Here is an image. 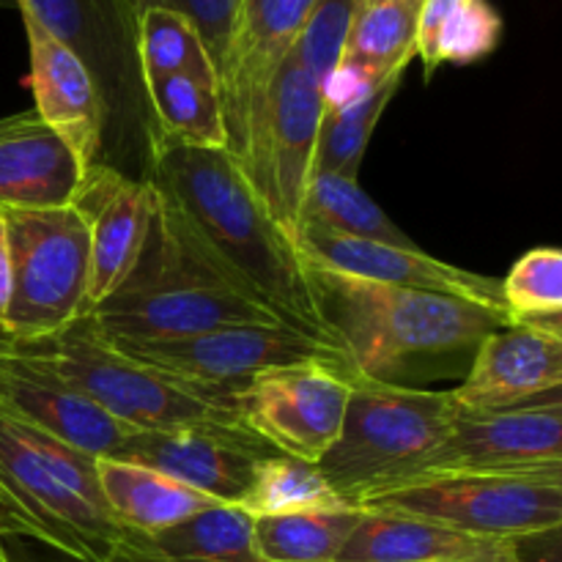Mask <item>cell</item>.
<instances>
[{
    "instance_id": "cell-17",
    "label": "cell",
    "mask_w": 562,
    "mask_h": 562,
    "mask_svg": "<svg viewBox=\"0 0 562 562\" xmlns=\"http://www.w3.org/2000/svg\"><path fill=\"white\" fill-rule=\"evenodd\" d=\"M272 453L274 450H269L250 431L198 426L173 428V431H137L104 459L148 467L192 492L206 494L214 503L239 505L250 486L256 464Z\"/></svg>"
},
{
    "instance_id": "cell-22",
    "label": "cell",
    "mask_w": 562,
    "mask_h": 562,
    "mask_svg": "<svg viewBox=\"0 0 562 562\" xmlns=\"http://www.w3.org/2000/svg\"><path fill=\"white\" fill-rule=\"evenodd\" d=\"M497 543L510 541L464 536V532L450 530L437 521L415 519V516L362 510L349 541L340 549L338 562H434L470 558Z\"/></svg>"
},
{
    "instance_id": "cell-20",
    "label": "cell",
    "mask_w": 562,
    "mask_h": 562,
    "mask_svg": "<svg viewBox=\"0 0 562 562\" xmlns=\"http://www.w3.org/2000/svg\"><path fill=\"white\" fill-rule=\"evenodd\" d=\"M115 558L126 562H258L252 516L241 505L217 503L151 536L124 530Z\"/></svg>"
},
{
    "instance_id": "cell-38",
    "label": "cell",
    "mask_w": 562,
    "mask_h": 562,
    "mask_svg": "<svg viewBox=\"0 0 562 562\" xmlns=\"http://www.w3.org/2000/svg\"><path fill=\"white\" fill-rule=\"evenodd\" d=\"M5 536H11V532H9V521H5L3 510H0V538H5Z\"/></svg>"
},
{
    "instance_id": "cell-27",
    "label": "cell",
    "mask_w": 562,
    "mask_h": 562,
    "mask_svg": "<svg viewBox=\"0 0 562 562\" xmlns=\"http://www.w3.org/2000/svg\"><path fill=\"white\" fill-rule=\"evenodd\" d=\"M401 77H404V71H395V75H390L387 80H382L355 102L324 110L322 126H318L316 157H313V176L333 173L344 176V179L360 176L373 130L382 121L387 104L398 93Z\"/></svg>"
},
{
    "instance_id": "cell-18",
    "label": "cell",
    "mask_w": 562,
    "mask_h": 562,
    "mask_svg": "<svg viewBox=\"0 0 562 562\" xmlns=\"http://www.w3.org/2000/svg\"><path fill=\"white\" fill-rule=\"evenodd\" d=\"M154 203L157 195L148 179L104 162L86 170L75 206L86 217L91 239L88 311L108 300L135 269L151 231Z\"/></svg>"
},
{
    "instance_id": "cell-11",
    "label": "cell",
    "mask_w": 562,
    "mask_h": 562,
    "mask_svg": "<svg viewBox=\"0 0 562 562\" xmlns=\"http://www.w3.org/2000/svg\"><path fill=\"white\" fill-rule=\"evenodd\" d=\"M349 395V371L340 362L307 360L247 382L236 393V409L269 450L318 464L344 428Z\"/></svg>"
},
{
    "instance_id": "cell-14",
    "label": "cell",
    "mask_w": 562,
    "mask_h": 562,
    "mask_svg": "<svg viewBox=\"0 0 562 562\" xmlns=\"http://www.w3.org/2000/svg\"><path fill=\"white\" fill-rule=\"evenodd\" d=\"M316 0H241L228 64L220 77L228 154L245 162L258 115L280 64L289 58Z\"/></svg>"
},
{
    "instance_id": "cell-31",
    "label": "cell",
    "mask_w": 562,
    "mask_h": 562,
    "mask_svg": "<svg viewBox=\"0 0 562 562\" xmlns=\"http://www.w3.org/2000/svg\"><path fill=\"white\" fill-rule=\"evenodd\" d=\"M503 302L514 324L562 316V252L558 247H536L525 252L499 280Z\"/></svg>"
},
{
    "instance_id": "cell-28",
    "label": "cell",
    "mask_w": 562,
    "mask_h": 562,
    "mask_svg": "<svg viewBox=\"0 0 562 562\" xmlns=\"http://www.w3.org/2000/svg\"><path fill=\"white\" fill-rule=\"evenodd\" d=\"M302 223L322 225V228L335 231V234L357 236V239L384 241V245H415L379 209V203L362 190L360 181L333 173H316L311 179L300 206V225Z\"/></svg>"
},
{
    "instance_id": "cell-23",
    "label": "cell",
    "mask_w": 562,
    "mask_h": 562,
    "mask_svg": "<svg viewBox=\"0 0 562 562\" xmlns=\"http://www.w3.org/2000/svg\"><path fill=\"white\" fill-rule=\"evenodd\" d=\"M97 475L110 514L126 532L151 536L209 505H217L206 494L192 492L162 472L130 461L97 459Z\"/></svg>"
},
{
    "instance_id": "cell-33",
    "label": "cell",
    "mask_w": 562,
    "mask_h": 562,
    "mask_svg": "<svg viewBox=\"0 0 562 562\" xmlns=\"http://www.w3.org/2000/svg\"><path fill=\"white\" fill-rule=\"evenodd\" d=\"M355 9L357 0H316L294 49H291L322 86H327L329 75L338 69L346 36H349L351 20H355Z\"/></svg>"
},
{
    "instance_id": "cell-25",
    "label": "cell",
    "mask_w": 562,
    "mask_h": 562,
    "mask_svg": "<svg viewBox=\"0 0 562 562\" xmlns=\"http://www.w3.org/2000/svg\"><path fill=\"white\" fill-rule=\"evenodd\" d=\"M360 514L357 505H349L335 510L252 516V549L258 562H338Z\"/></svg>"
},
{
    "instance_id": "cell-42",
    "label": "cell",
    "mask_w": 562,
    "mask_h": 562,
    "mask_svg": "<svg viewBox=\"0 0 562 562\" xmlns=\"http://www.w3.org/2000/svg\"><path fill=\"white\" fill-rule=\"evenodd\" d=\"M9 562H31V560H14V558H9Z\"/></svg>"
},
{
    "instance_id": "cell-12",
    "label": "cell",
    "mask_w": 562,
    "mask_h": 562,
    "mask_svg": "<svg viewBox=\"0 0 562 562\" xmlns=\"http://www.w3.org/2000/svg\"><path fill=\"white\" fill-rule=\"evenodd\" d=\"M113 344V340H110ZM126 357L157 371L170 373L201 387L239 393L247 382L274 368L307 360H333L344 366L335 351L313 344L305 335L283 324H223L168 340H135L113 344ZM346 368V366H344Z\"/></svg>"
},
{
    "instance_id": "cell-32",
    "label": "cell",
    "mask_w": 562,
    "mask_h": 562,
    "mask_svg": "<svg viewBox=\"0 0 562 562\" xmlns=\"http://www.w3.org/2000/svg\"><path fill=\"white\" fill-rule=\"evenodd\" d=\"M503 38V16L488 0H461L453 14L445 20L437 42H434L431 60H428L426 80L442 64H475L494 53Z\"/></svg>"
},
{
    "instance_id": "cell-15",
    "label": "cell",
    "mask_w": 562,
    "mask_h": 562,
    "mask_svg": "<svg viewBox=\"0 0 562 562\" xmlns=\"http://www.w3.org/2000/svg\"><path fill=\"white\" fill-rule=\"evenodd\" d=\"M294 241L302 258L307 263H316V267L333 269V272L349 274V278L371 280V283L459 296V300L477 302V305L510 316L503 302L499 280L439 261V258L423 252L417 245L398 247L384 245V241L357 239V236L335 234V231L311 223H302L296 228Z\"/></svg>"
},
{
    "instance_id": "cell-35",
    "label": "cell",
    "mask_w": 562,
    "mask_h": 562,
    "mask_svg": "<svg viewBox=\"0 0 562 562\" xmlns=\"http://www.w3.org/2000/svg\"><path fill=\"white\" fill-rule=\"evenodd\" d=\"M11 300V252L9 239H5L3 214H0V322H3L5 311H9Z\"/></svg>"
},
{
    "instance_id": "cell-19",
    "label": "cell",
    "mask_w": 562,
    "mask_h": 562,
    "mask_svg": "<svg viewBox=\"0 0 562 562\" xmlns=\"http://www.w3.org/2000/svg\"><path fill=\"white\" fill-rule=\"evenodd\" d=\"M31 53L33 110L71 148L82 168L104 162V108L91 71L69 47L20 11Z\"/></svg>"
},
{
    "instance_id": "cell-4",
    "label": "cell",
    "mask_w": 562,
    "mask_h": 562,
    "mask_svg": "<svg viewBox=\"0 0 562 562\" xmlns=\"http://www.w3.org/2000/svg\"><path fill=\"white\" fill-rule=\"evenodd\" d=\"M88 316L113 344L184 338L223 324H280L228 289L176 234L159 203H154L151 231L130 278Z\"/></svg>"
},
{
    "instance_id": "cell-26",
    "label": "cell",
    "mask_w": 562,
    "mask_h": 562,
    "mask_svg": "<svg viewBox=\"0 0 562 562\" xmlns=\"http://www.w3.org/2000/svg\"><path fill=\"white\" fill-rule=\"evenodd\" d=\"M146 93L157 130L154 140L228 151V130H225L223 99L217 88L203 86L192 77L168 75L146 80Z\"/></svg>"
},
{
    "instance_id": "cell-41",
    "label": "cell",
    "mask_w": 562,
    "mask_h": 562,
    "mask_svg": "<svg viewBox=\"0 0 562 562\" xmlns=\"http://www.w3.org/2000/svg\"><path fill=\"white\" fill-rule=\"evenodd\" d=\"M368 3H379V0H357V5H368Z\"/></svg>"
},
{
    "instance_id": "cell-21",
    "label": "cell",
    "mask_w": 562,
    "mask_h": 562,
    "mask_svg": "<svg viewBox=\"0 0 562 562\" xmlns=\"http://www.w3.org/2000/svg\"><path fill=\"white\" fill-rule=\"evenodd\" d=\"M86 168L47 126L0 140V209L71 206Z\"/></svg>"
},
{
    "instance_id": "cell-39",
    "label": "cell",
    "mask_w": 562,
    "mask_h": 562,
    "mask_svg": "<svg viewBox=\"0 0 562 562\" xmlns=\"http://www.w3.org/2000/svg\"><path fill=\"white\" fill-rule=\"evenodd\" d=\"M9 558H11V552H9V549H5L3 538H0V562H9Z\"/></svg>"
},
{
    "instance_id": "cell-34",
    "label": "cell",
    "mask_w": 562,
    "mask_h": 562,
    "mask_svg": "<svg viewBox=\"0 0 562 562\" xmlns=\"http://www.w3.org/2000/svg\"><path fill=\"white\" fill-rule=\"evenodd\" d=\"M130 3L135 14L146 9H168L187 16L201 33L203 44L217 66V75L223 77L231 47H234L236 25H239L241 0H130Z\"/></svg>"
},
{
    "instance_id": "cell-9",
    "label": "cell",
    "mask_w": 562,
    "mask_h": 562,
    "mask_svg": "<svg viewBox=\"0 0 562 562\" xmlns=\"http://www.w3.org/2000/svg\"><path fill=\"white\" fill-rule=\"evenodd\" d=\"M11 252V300L0 329L36 344L88 313L91 239L80 209H0Z\"/></svg>"
},
{
    "instance_id": "cell-1",
    "label": "cell",
    "mask_w": 562,
    "mask_h": 562,
    "mask_svg": "<svg viewBox=\"0 0 562 562\" xmlns=\"http://www.w3.org/2000/svg\"><path fill=\"white\" fill-rule=\"evenodd\" d=\"M143 179L176 234L228 289L344 360L294 236L225 148L154 140Z\"/></svg>"
},
{
    "instance_id": "cell-29",
    "label": "cell",
    "mask_w": 562,
    "mask_h": 562,
    "mask_svg": "<svg viewBox=\"0 0 562 562\" xmlns=\"http://www.w3.org/2000/svg\"><path fill=\"white\" fill-rule=\"evenodd\" d=\"M137 55H140L143 82L151 77L181 75L220 91V75L187 16L168 9H146L137 14Z\"/></svg>"
},
{
    "instance_id": "cell-36",
    "label": "cell",
    "mask_w": 562,
    "mask_h": 562,
    "mask_svg": "<svg viewBox=\"0 0 562 562\" xmlns=\"http://www.w3.org/2000/svg\"><path fill=\"white\" fill-rule=\"evenodd\" d=\"M434 562H527L521 558L519 543H497V547L486 549L481 554H470V558H450V560H434Z\"/></svg>"
},
{
    "instance_id": "cell-2",
    "label": "cell",
    "mask_w": 562,
    "mask_h": 562,
    "mask_svg": "<svg viewBox=\"0 0 562 562\" xmlns=\"http://www.w3.org/2000/svg\"><path fill=\"white\" fill-rule=\"evenodd\" d=\"M307 274L346 371L360 376L401 384L412 368L472 360L486 335L514 327L505 313L459 296L371 283L316 263H307Z\"/></svg>"
},
{
    "instance_id": "cell-3",
    "label": "cell",
    "mask_w": 562,
    "mask_h": 562,
    "mask_svg": "<svg viewBox=\"0 0 562 562\" xmlns=\"http://www.w3.org/2000/svg\"><path fill=\"white\" fill-rule=\"evenodd\" d=\"M0 492L22 538L75 562H113L124 527L104 503L93 456L0 417Z\"/></svg>"
},
{
    "instance_id": "cell-5",
    "label": "cell",
    "mask_w": 562,
    "mask_h": 562,
    "mask_svg": "<svg viewBox=\"0 0 562 562\" xmlns=\"http://www.w3.org/2000/svg\"><path fill=\"white\" fill-rule=\"evenodd\" d=\"M27 346L60 379L135 434L198 426L247 431L236 393L201 387L132 360L93 327L88 313L55 338Z\"/></svg>"
},
{
    "instance_id": "cell-8",
    "label": "cell",
    "mask_w": 562,
    "mask_h": 562,
    "mask_svg": "<svg viewBox=\"0 0 562 562\" xmlns=\"http://www.w3.org/2000/svg\"><path fill=\"white\" fill-rule=\"evenodd\" d=\"M357 508L437 521L486 541L521 543L560 532L562 470L423 472L366 494Z\"/></svg>"
},
{
    "instance_id": "cell-37",
    "label": "cell",
    "mask_w": 562,
    "mask_h": 562,
    "mask_svg": "<svg viewBox=\"0 0 562 562\" xmlns=\"http://www.w3.org/2000/svg\"><path fill=\"white\" fill-rule=\"evenodd\" d=\"M36 126H44V124L33 108L22 110V113H14V115H3V119H0V140L22 135V132H31V130H36Z\"/></svg>"
},
{
    "instance_id": "cell-40",
    "label": "cell",
    "mask_w": 562,
    "mask_h": 562,
    "mask_svg": "<svg viewBox=\"0 0 562 562\" xmlns=\"http://www.w3.org/2000/svg\"><path fill=\"white\" fill-rule=\"evenodd\" d=\"M9 5H14V0H0V9H9Z\"/></svg>"
},
{
    "instance_id": "cell-6",
    "label": "cell",
    "mask_w": 562,
    "mask_h": 562,
    "mask_svg": "<svg viewBox=\"0 0 562 562\" xmlns=\"http://www.w3.org/2000/svg\"><path fill=\"white\" fill-rule=\"evenodd\" d=\"M351 395L338 439L316 464L340 499L417 475L450 431L456 406L448 393L349 373Z\"/></svg>"
},
{
    "instance_id": "cell-24",
    "label": "cell",
    "mask_w": 562,
    "mask_h": 562,
    "mask_svg": "<svg viewBox=\"0 0 562 562\" xmlns=\"http://www.w3.org/2000/svg\"><path fill=\"white\" fill-rule=\"evenodd\" d=\"M417 16L420 0H379L357 5L338 66L373 82L406 71L417 55Z\"/></svg>"
},
{
    "instance_id": "cell-30",
    "label": "cell",
    "mask_w": 562,
    "mask_h": 562,
    "mask_svg": "<svg viewBox=\"0 0 562 562\" xmlns=\"http://www.w3.org/2000/svg\"><path fill=\"white\" fill-rule=\"evenodd\" d=\"M241 508L250 516H285L302 510H335L349 508L346 499L329 488V483L318 475L316 464L289 459V456H263L252 470V481Z\"/></svg>"
},
{
    "instance_id": "cell-16",
    "label": "cell",
    "mask_w": 562,
    "mask_h": 562,
    "mask_svg": "<svg viewBox=\"0 0 562 562\" xmlns=\"http://www.w3.org/2000/svg\"><path fill=\"white\" fill-rule=\"evenodd\" d=\"M560 318H541L486 335L472 355L464 382L448 390L456 412H503L560 393Z\"/></svg>"
},
{
    "instance_id": "cell-7",
    "label": "cell",
    "mask_w": 562,
    "mask_h": 562,
    "mask_svg": "<svg viewBox=\"0 0 562 562\" xmlns=\"http://www.w3.org/2000/svg\"><path fill=\"white\" fill-rule=\"evenodd\" d=\"M91 71L104 108V165L146 168L154 130L130 0H14Z\"/></svg>"
},
{
    "instance_id": "cell-10",
    "label": "cell",
    "mask_w": 562,
    "mask_h": 562,
    "mask_svg": "<svg viewBox=\"0 0 562 562\" xmlns=\"http://www.w3.org/2000/svg\"><path fill=\"white\" fill-rule=\"evenodd\" d=\"M324 110V86L289 53L269 86L250 151L239 165L272 217L291 236L296 234L302 198L313 179Z\"/></svg>"
},
{
    "instance_id": "cell-13",
    "label": "cell",
    "mask_w": 562,
    "mask_h": 562,
    "mask_svg": "<svg viewBox=\"0 0 562 562\" xmlns=\"http://www.w3.org/2000/svg\"><path fill=\"white\" fill-rule=\"evenodd\" d=\"M554 470H562L560 393L503 412H456L448 437L417 475Z\"/></svg>"
},
{
    "instance_id": "cell-43",
    "label": "cell",
    "mask_w": 562,
    "mask_h": 562,
    "mask_svg": "<svg viewBox=\"0 0 562 562\" xmlns=\"http://www.w3.org/2000/svg\"><path fill=\"white\" fill-rule=\"evenodd\" d=\"M113 562H126V560H119V558H115V560H113Z\"/></svg>"
}]
</instances>
